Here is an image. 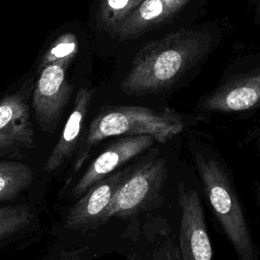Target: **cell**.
Here are the masks:
<instances>
[{
    "instance_id": "5bb4252c",
    "label": "cell",
    "mask_w": 260,
    "mask_h": 260,
    "mask_svg": "<svg viewBox=\"0 0 260 260\" xmlns=\"http://www.w3.org/2000/svg\"><path fill=\"white\" fill-rule=\"evenodd\" d=\"M143 0H101L98 22L106 29H115Z\"/></svg>"
},
{
    "instance_id": "9c48e42d",
    "label": "cell",
    "mask_w": 260,
    "mask_h": 260,
    "mask_svg": "<svg viewBox=\"0 0 260 260\" xmlns=\"http://www.w3.org/2000/svg\"><path fill=\"white\" fill-rule=\"evenodd\" d=\"M29 109L19 93L0 101V155L34 145Z\"/></svg>"
},
{
    "instance_id": "8992f818",
    "label": "cell",
    "mask_w": 260,
    "mask_h": 260,
    "mask_svg": "<svg viewBox=\"0 0 260 260\" xmlns=\"http://www.w3.org/2000/svg\"><path fill=\"white\" fill-rule=\"evenodd\" d=\"M72 58H64L41 69L34 94L32 108L43 129L52 127L63 111L72 90L66 79V70Z\"/></svg>"
},
{
    "instance_id": "ac0fdd59",
    "label": "cell",
    "mask_w": 260,
    "mask_h": 260,
    "mask_svg": "<svg viewBox=\"0 0 260 260\" xmlns=\"http://www.w3.org/2000/svg\"><path fill=\"white\" fill-rule=\"evenodd\" d=\"M255 21H256V23H260V0H258V3H257V7H256Z\"/></svg>"
},
{
    "instance_id": "6da1fadb",
    "label": "cell",
    "mask_w": 260,
    "mask_h": 260,
    "mask_svg": "<svg viewBox=\"0 0 260 260\" xmlns=\"http://www.w3.org/2000/svg\"><path fill=\"white\" fill-rule=\"evenodd\" d=\"M209 31L180 29L148 43L136 54L121 88L128 94L161 90L177 81L209 50Z\"/></svg>"
},
{
    "instance_id": "5b68a950",
    "label": "cell",
    "mask_w": 260,
    "mask_h": 260,
    "mask_svg": "<svg viewBox=\"0 0 260 260\" xmlns=\"http://www.w3.org/2000/svg\"><path fill=\"white\" fill-rule=\"evenodd\" d=\"M179 203L181 207L179 259L212 260L211 242L198 192L191 188L182 187Z\"/></svg>"
},
{
    "instance_id": "52a82bcc",
    "label": "cell",
    "mask_w": 260,
    "mask_h": 260,
    "mask_svg": "<svg viewBox=\"0 0 260 260\" xmlns=\"http://www.w3.org/2000/svg\"><path fill=\"white\" fill-rule=\"evenodd\" d=\"M154 141V138L150 135L126 136L114 141L90 164L72 189V195L74 197L82 196L93 184L146 150Z\"/></svg>"
},
{
    "instance_id": "4fadbf2b",
    "label": "cell",
    "mask_w": 260,
    "mask_h": 260,
    "mask_svg": "<svg viewBox=\"0 0 260 260\" xmlns=\"http://www.w3.org/2000/svg\"><path fill=\"white\" fill-rule=\"evenodd\" d=\"M32 170L18 161L0 160V201L14 198L32 181Z\"/></svg>"
},
{
    "instance_id": "9a60e30c",
    "label": "cell",
    "mask_w": 260,
    "mask_h": 260,
    "mask_svg": "<svg viewBox=\"0 0 260 260\" xmlns=\"http://www.w3.org/2000/svg\"><path fill=\"white\" fill-rule=\"evenodd\" d=\"M34 213L26 204L0 206V241L25 228Z\"/></svg>"
},
{
    "instance_id": "8fae6325",
    "label": "cell",
    "mask_w": 260,
    "mask_h": 260,
    "mask_svg": "<svg viewBox=\"0 0 260 260\" xmlns=\"http://www.w3.org/2000/svg\"><path fill=\"white\" fill-rule=\"evenodd\" d=\"M191 0H143L115 29L121 39H130L171 18Z\"/></svg>"
},
{
    "instance_id": "e0dca14e",
    "label": "cell",
    "mask_w": 260,
    "mask_h": 260,
    "mask_svg": "<svg viewBox=\"0 0 260 260\" xmlns=\"http://www.w3.org/2000/svg\"><path fill=\"white\" fill-rule=\"evenodd\" d=\"M150 260H180L178 249L170 241L155 250Z\"/></svg>"
},
{
    "instance_id": "3957f363",
    "label": "cell",
    "mask_w": 260,
    "mask_h": 260,
    "mask_svg": "<svg viewBox=\"0 0 260 260\" xmlns=\"http://www.w3.org/2000/svg\"><path fill=\"white\" fill-rule=\"evenodd\" d=\"M184 126L181 116L171 109L154 111L138 106L110 108L91 121L74 162V172L81 168L91 147L108 137L150 135L156 142L165 143L181 133Z\"/></svg>"
},
{
    "instance_id": "ffe728a7",
    "label": "cell",
    "mask_w": 260,
    "mask_h": 260,
    "mask_svg": "<svg viewBox=\"0 0 260 260\" xmlns=\"http://www.w3.org/2000/svg\"><path fill=\"white\" fill-rule=\"evenodd\" d=\"M128 260H139L138 258H137V256H135V255H132Z\"/></svg>"
},
{
    "instance_id": "277c9868",
    "label": "cell",
    "mask_w": 260,
    "mask_h": 260,
    "mask_svg": "<svg viewBox=\"0 0 260 260\" xmlns=\"http://www.w3.org/2000/svg\"><path fill=\"white\" fill-rule=\"evenodd\" d=\"M166 178L167 165L162 157H154L131 168L96 223L141 210L157 196Z\"/></svg>"
},
{
    "instance_id": "2e32d148",
    "label": "cell",
    "mask_w": 260,
    "mask_h": 260,
    "mask_svg": "<svg viewBox=\"0 0 260 260\" xmlns=\"http://www.w3.org/2000/svg\"><path fill=\"white\" fill-rule=\"evenodd\" d=\"M78 52V42L76 37L71 34H63L61 35L48 51L45 53L42 61L40 63V68H44L50 63H53L57 60L64 59V58H74Z\"/></svg>"
},
{
    "instance_id": "30bf717a",
    "label": "cell",
    "mask_w": 260,
    "mask_h": 260,
    "mask_svg": "<svg viewBox=\"0 0 260 260\" xmlns=\"http://www.w3.org/2000/svg\"><path fill=\"white\" fill-rule=\"evenodd\" d=\"M260 104V71L232 80L203 99L199 108L209 113H237Z\"/></svg>"
},
{
    "instance_id": "d6986e66",
    "label": "cell",
    "mask_w": 260,
    "mask_h": 260,
    "mask_svg": "<svg viewBox=\"0 0 260 260\" xmlns=\"http://www.w3.org/2000/svg\"><path fill=\"white\" fill-rule=\"evenodd\" d=\"M256 145L258 147V150L260 151V132L257 134V139H256Z\"/></svg>"
},
{
    "instance_id": "7a4b0ae2",
    "label": "cell",
    "mask_w": 260,
    "mask_h": 260,
    "mask_svg": "<svg viewBox=\"0 0 260 260\" xmlns=\"http://www.w3.org/2000/svg\"><path fill=\"white\" fill-rule=\"evenodd\" d=\"M191 157L210 207L239 260H260L231 175L219 154L193 142Z\"/></svg>"
},
{
    "instance_id": "ba28073f",
    "label": "cell",
    "mask_w": 260,
    "mask_h": 260,
    "mask_svg": "<svg viewBox=\"0 0 260 260\" xmlns=\"http://www.w3.org/2000/svg\"><path fill=\"white\" fill-rule=\"evenodd\" d=\"M130 170L131 168L113 172L93 184L73 205L66 217L65 226L80 229L96 223Z\"/></svg>"
},
{
    "instance_id": "7c38bea8",
    "label": "cell",
    "mask_w": 260,
    "mask_h": 260,
    "mask_svg": "<svg viewBox=\"0 0 260 260\" xmlns=\"http://www.w3.org/2000/svg\"><path fill=\"white\" fill-rule=\"evenodd\" d=\"M92 93L93 91L89 88L81 87L78 90L72 112L65 123L62 134L45 164L44 170L46 172L56 171L71 155L86 117Z\"/></svg>"
}]
</instances>
